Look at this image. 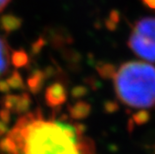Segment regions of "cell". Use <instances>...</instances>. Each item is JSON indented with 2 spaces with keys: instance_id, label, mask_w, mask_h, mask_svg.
<instances>
[{
  "instance_id": "cell-1",
  "label": "cell",
  "mask_w": 155,
  "mask_h": 154,
  "mask_svg": "<svg viewBox=\"0 0 155 154\" xmlns=\"http://www.w3.org/2000/svg\"><path fill=\"white\" fill-rule=\"evenodd\" d=\"M0 149L5 154H94L76 126L44 118L39 110L22 116L0 141Z\"/></svg>"
},
{
  "instance_id": "cell-2",
  "label": "cell",
  "mask_w": 155,
  "mask_h": 154,
  "mask_svg": "<svg viewBox=\"0 0 155 154\" xmlns=\"http://www.w3.org/2000/svg\"><path fill=\"white\" fill-rule=\"evenodd\" d=\"M114 87L122 103L135 109L155 106V67L144 61L123 63L114 74Z\"/></svg>"
},
{
  "instance_id": "cell-3",
  "label": "cell",
  "mask_w": 155,
  "mask_h": 154,
  "mask_svg": "<svg viewBox=\"0 0 155 154\" xmlns=\"http://www.w3.org/2000/svg\"><path fill=\"white\" fill-rule=\"evenodd\" d=\"M128 46L138 57L155 63V17H146L134 24Z\"/></svg>"
},
{
  "instance_id": "cell-4",
  "label": "cell",
  "mask_w": 155,
  "mask_h": 154,
  "mask_svg": "<svg viewBox=\"0 0 155 154\" xmlns=\"http://www.w3.org/2000/svg\"><path fill=\"white\" fill-rule=\"evenodd\" d=\"M22 19L13 14H5L0 17V27L5 32L10 33L21 27Z\"/></svg>"
},
{
  "instance_id": "cell-5",
  "label": "cell",
  "mask_w": 155,
  "mask_h": 154,
  "mask_svg": "<svg viewBox=\"0 0 155 154\" xmlns=\"http://www.w3.org/2000/svg\"><path fill=\"white\" fill-rule=\"evenodd\" d=\"M10 65V53L6 41L0 37V78L3 74L7 73Z\"/></svg>"
},
{
  "instance_id": "cell-6",
  "label": "cell",
  "mask_w": 155,
  "mask_h": 154,
  "mask_svg": "<svg viewBox=\"0 0 155 154\" xmlns=\"http://www.w3.org/2000/svg\"><path fill=\"white\" fill-rule=\"evenodd\" d=\"M11 62L15 67L25 66L28 63V56L24 51H15L12 54Z\"/></svg>"
},
{
  "instance_id": "cell-7",
  "label": "cell",
  "mask_w": 155,
  "mask_h": 154,
  "mask_svg": "<svg viewBox=\"0 0 155 154\" xmlns=\"http://www.w3.org/2000/svg\"><path fill=\"white\" fill-rule=\"evenodd\" d=\"M6 81H7V83L9 84L10 88H14V89H18V88H21L23 86L22 78L20 76V74H19L17 71L13 72L10 76L6 79Z\"/></svg>"
},
{
  "instance_id": "cell-8",
  "label": "cell",
  "mask_w": 155,
  "mask_h": 154,
  "mask_svg": "<svg viewBox=\"0 0 155 154\" xmlns=\"http://www.w3.org/2000/svg\"><path fill=\"white\" fill-rule=\"evenodd\" d=\"M118 20H119V18H118V12L116 11H112L111 14H110V17H109V20L107 21V27L110 28V29H113L115 26H116Z\"/></svg>"
},
{
  "instance_id": "cell-9",
  "label": "cell",
  "mask_w": 155,
  "mask_h": 154,
  "mask_svg": "<svg viewBox=\"0 0 155 154\" xmlns=\"http://www.w3.org/2000/svg\"><path fill=\"white\" fill-rule=\"evenodd\" d=\"M10 89V86L7 83L6 80H0V91L2 92H7V91Z\"/></svg>"
},
{
  "instance_id": "cell-10",
  "label": "cell",
  "mask_w": 155,
  "mask_h": 154,
  "mask_svg": "<svg viewBox=\"0 0 155 154\" xmlns=\"http://www.w3.org/2000/svg\"><path fill=\"white\" fill-rule=\"evenodd\" d=\"M143 2L148 6V7L155 9V0H143Z\"/></svg>"
},
{
  "instance_id": "cell-11",
  "label": "cell",
  "mask_w": 155,
  "mask_h": 154,
  "mask_svg": "<svg viewBox=\"0 0 155 154\" xmlns=\"http://www.w3.org/2000/svg\"><path fill=\"white\" fill-rule=\"evenodd\" d=\"M9 2H10V0H0V12L8 5Z\"/></svg>"
},
{
  "instance_id": "cell-12",
  "label": "cell",
  "mask_w": 155,
  "mask_h": 154,
  "mask_svg": "<svg viewBox=\"0 0 155 154\" xmlns=\"http://www.w3.org/2000/svg\"><path fill=\"white\" fill-rule=\"evenodd\" d=\"M5 131H6L5 122H1V121H0V134H3Z\"/></svg>"
}]
</instances>
